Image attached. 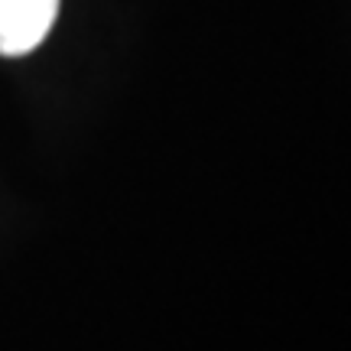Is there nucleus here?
Here are the masks:
<instances>
[{"label": "nucleus", "mask_w": 351, "mask_h": 351, "mask_svg": "<svg viewBox=\"0 0 351 351\" xmlns=\"http://www.w3.org/2000/svg\"><path fill=\"white\" fill-rule=\"evenodd\" d=\"M59 0H0V56L16 59L49 36Z\"/></svg>", "instance_id": "obj_1"}]
</instances>
